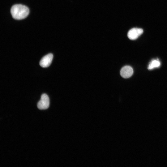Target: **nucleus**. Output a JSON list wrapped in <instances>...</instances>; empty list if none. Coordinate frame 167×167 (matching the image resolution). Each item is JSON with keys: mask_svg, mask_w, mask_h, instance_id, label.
Listing matches in <instances>:
<instances>
[{"mask_svg": "<svg viewBox=\"0 0 167 167\" xmlns=\"http://www.w3.org/2000/svg\"><path fill=\"white\" fill-rule=\"evenodd\" d=\"M133 73V68L129 66H124L121 69L120 71L121 76L124 78H128L131 77Z\"/></svg>", "mask_w": 167, "mask_h": 167, "instance_id": "5", "label": "nucleus"}, {"mask_svg": "<svg viewBox=\"0 0 167 167\" xmlns=\"http://www.w3.org/2000/svg\"><path fill=\"white\" fill-rule=\"evenodd\" d=\"M161 65V63L158 59L152 60L148 65V69L151 70L154 68L159 67Z\"/></svg>", "mask_w": 167, "mask_h": 167, "instance_id": "6", "label": "nucleus"}, {"mask_svg": "<svg viewBox=\"0 0 167 167\" xmlns=\"http://www.w3.org/2000/svg\"><path fill=\"white\" fill-rule=\"evenodd\" d=\"M53 55L51 53L49 54L44 56L40 62V65L43 68L49 66L52 62Z\"/></svg>", "mask_w": 167, "mask_h": 167, "instance_id": "4", "label": "nucleus"}, {"mask_svg": "<svg viewBox=\"0 0 167 167\" xmlns=\"http://www.w3.org/2000/svg\"><path fill=\"white\" fill-rule=\"evenodd\" d=\"M143 32V30L141 28H133L128 31L127 36L131 40H135L137 39Z\"/></svg>", "mask_w": 167, "mask_h": 167, "instance_id": "3", "label": "nucleus"}, {"mask_svg": "<svg viewBox=\"0 0 167 167\" xmlns=\"http://www.w3.org/2000/svg\"><path fill=\"white\" fill-rule=\"evenodd\" d=\"M29 12L28 8L21 4H15L12 6L11 13L12 17L17 20L22 19L26 18Z\"/></svg>", "mask_w": 167, "mask_h": 167, "instance_id": "1", "label": "nucleus"}, {"mask_svg": "<svg viewBox=\"0 0 167 167\" xmlns=\"http://www.w3.org/2000/svg\"><path fill=\"white\" fill-rule=\"evenodd\" d=\"M49 100L48 96L45 93L42 94L37 103L38 108L40 109H45L49 108Z\"/></svg>", "mask_w": 167, "mask_h": 167, "instance_id": "2", "label": "nucleus"}]
</instances>
